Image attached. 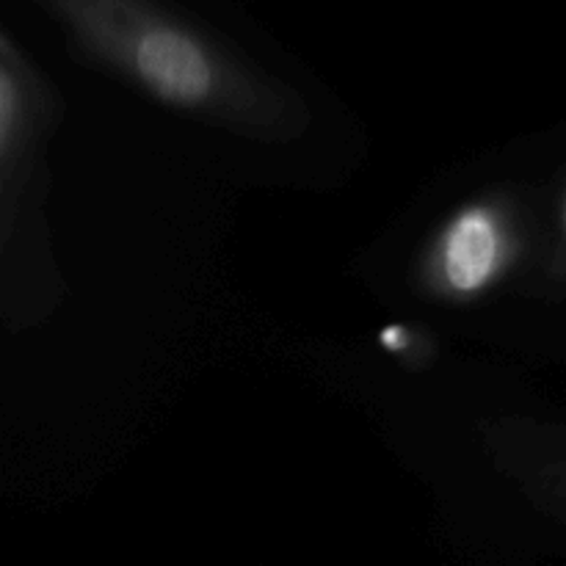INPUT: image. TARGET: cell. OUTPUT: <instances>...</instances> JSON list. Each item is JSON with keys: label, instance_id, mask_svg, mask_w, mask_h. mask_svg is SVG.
<instances>
[{"label": "cell", "instance_id": "6da1fadb", "mask_svg": "<svg viewBox=\"0 0 566 566\" xmlns=\"http://www.w3.org/2000/svg\"><path fill=\"white\" fill-rule=\"evenodd\" d=\"M517 230L501 205L470 202L459 208L431 241L426 280L453 302L484 296L512 269Z\"/></svg>", "mask_w": 566, "mask_h": 566}, {"label": "cell", "instance_id": "7a4b0ae2", "mask_svg": "<svg viewBox=\"0 0 566 566\" xmlns=\"http://www.w3.org/2000/svg\"><path fill=\"white\" fill-rule=\"evenodd\" d=\"M564 232H566V199H564Z\"/></svg>", "mask_w": 566, "mask_h": 566}]
</instances>
